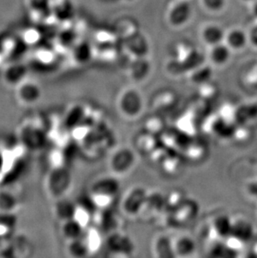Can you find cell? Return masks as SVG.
<instances>
[{
  "label": "cell",
  "mask_w": 257,
  "mask_h": 258,
  "mask_svg": "<svg viewBox=\"0 0 257 258\" xmlns=\"http://www.w3.org/2000/svg\"><path fill=\"white\" fill-rule=\"evenodd\" d=\"M72 177L66 166H57L49 171L46 178L47 192L54 199L62 198L71 186Z\"/></svg>",
  "instance_id": "6da1fadb"
},
{
  "label": "cell",
  "mask_w": 257,
  "mask_h": 258,
  "mask_svg": "<svg viewBox=\"0 0 257 258\" xmlns=\"http://www.w3.org/2000/svg\"><path fill=\"white\" fill-rule=\"evenodd\" d=\"M117 108L123 116L134 119L139 116L143 109V99L141 93L134 88L121 91L117 99Z\"/></svg>",
  "instance_id": "7a4b0ae2"
},
{
  "label": "cell",
  "mask_w": 257,
  "mask_h": 258,
  "mask_svg": "<svg viewBox=\"0 0 257 258\" xmlns=\"http://www.w3.org/2000/svg\"><path fill=\"white\" fill-rule=\"evenodd\" d=\"M104 247L110 257H128L135 249L131 239L119 230L108 234L104 240Z\"/></svg>",
  "instance_id": "3957f363"
},
{
  "label": "cell",
  "mask_w": 257,
  "mask_h": 258,
  "mask_svg": "<svg viewBox=\"0 0 257 258\" xmlns=\"http://www.w3.org/2000/svg\"><path fill=\"white\" fill-rule=\"evenodd\" d=\"M165 196L159 190L147 191L146 199L137 218L145 223L155 222L165 207Z\"/></svg>",
  "instance_id": "277c9868"
},
{
  "label": "cell",
  "mask_w": 257,
  "mask_h": 258,
  "mask_svg": "<svg viewBox=\"0 0 257 258\" xmlns=\"http://www.w3.org/2000/svg\"><path fill=\"white\" fill-rule=\"evenodd\" d=\"M148 190L141 185H135L124 193L120 202L123 213L130 218H137Z\"/></svg>",
  "instance_id": "5b68a950"
},
{
  "label": "cell",
  "mask_w": 257,
  "mask_h": 258,
  "mask_svg": "<svg viewBox=\"0 0 257 258\" xmlns=\"http://www.w3.org/2000/svg\"><path fill=\"white\" fill-rule=\"evenodd\" d=\"M193 15V9L189 0H176L168 9L166 20L174 29H180L189 24Z\"/></svg>",
  "instance_id": "8992f818"
},
{
  "label": "cell",
  "mask_w": 257,
  "mask_h": 258,
  "mask_svg": "<svg viewBox=\"0 0 257 258\" xmlns=\"http://www.w3.org/2000/svg\"><path fill=\"white\" fill-rule=\"evenodd\" d=\"M136 163V156L131 149L123 147L114 151L110 156L109 166L110 171L117 175L126 174Z\"/></svg>",
  "instance_id": "52a82bcc"
},
{
  "label": "cell",
  "mask_w": 257,
  "mask_h": 258,
  "mask_svg": "<svg viewBox=\"0 0 257 258\" xmlns=\"http://www.w3.org/2000/svg\"><path fill=\"white\" fill-rule=\"evenodd\" d=\"M179 98L172 90H160L151 100V110L155 114L165 115L171 112L178 105Z\"/></svg>",
  "instance_id": "ba28073f"
},
{
  "label": "cell",
  "mask_w": 257,
  "mask_h": 258,
  "mask_svg": "<svg viewBox=\"0 0 257 258\" xmlns=\"http://www.w3.org/2000/svg\"><path fill=\"white\" fill-rule=\"evenodd\" d=\"M198 202L194 199L185 198V200L174 211L175 227H184L193 222L199 214Z\"/></svg>",
  "instance_id": "9c48e42d"
},
{
  "label": "cell",
  "mask_w": 257,
  "mask_h": 258,
  "mask_svg": "<svg viewBox=\"0 0 257 258\" xmlns=\"http://www.w3.org/2000/svg\"><path fill=\"white\" fill-rule=\"evenodd\" d=\"M92 222L103 233L109 234L119 230V221L112 208L96 210L93 216Z\"/></svg>",
  "instance_id": "30bf717a"
},
{
  "label": "cell",
  "mask_w": 257,
  "mask_h": 258,
  "mask_svg": "<svg viewBox=\"0 0 257 258\" xmlns=\"http://www.w3.org/2000/svg\"><path fill=\"white\" fill-rule=\"evenodd\" d=\"M231 235L246 244L254 237L255 228L247 217L237 215L231 217Z\"/></svg>",
  "instance_id": "8fae6325"
},
{
  "label": "cell",
  "mask_w": 257,
  "mask_h": 258,
  "mask_svg": "<svg viewBox=\"0 0 257 258\" xmlns=\"http://www.w3.org/2000/svg\"><path fill=\"white\" fill-rule=\"evenodd\" d=\"M16 88L18 100L22 103L23 105H34L41 98V88L34 81L25 80L20 85L16 86Z\"/></svg>",
  "instance_id": "7c38bea8"
},
{
  "label": "cell",
  "mask_w": 257,
  "mask_h": 258,
  "mask_svg": "<svg viewBox=\"0 0 257 258\" xmlns=\"http://www.w3.org/2000/svg\"><path fill=\"white\" fill-rule=\"evenodd\" d=\"M120 184L118 179L114 176L105 175L99 177L93 181L90 187L91 195L118 196Z\"/></svg>",
  "instance_id": "4fadbf2b"
},
{
  "label": "cell",
  "mask_w": 257,
  "mask_h": 258,
  "mask_svg": "<svg viewBox=\"0 0 257 258\" xmlns=\"http://www.w3.org/2000/svg\"><path fill=\"white\" fill-rule=\"evenodd\" d=\"M199 120L197 115L188 110L175 122V128L187 137L196 138L198 132L201 131L202 124H200Z\"/></svg>",
  "instance_id": "5bb4252c"
},
{
  "label": "cell",
  "mask_w": 257,
  "mask_h": 258,
  "mask_svg": "<svg viewBox=\"0 0 257 258\" xmlns=\"http://www.w3.org/2000/svg\"><path fill=\"white\" fill-rule=\"evenodd\" d=\"M171 239L175 257H188L191 256L197 249L196 241L189 235L180 234Z\"/></svg>",
  "instance_id": "9a60e30c"
},
{
  "label": "cell",
  "mask_w": 257,
  "mask_h": 258,
  "mask_svg": "<svg viewBox=\"0 0 257 258\" xmlns=\"http://www.w3.org/2000/svg\"><path fill=\"white\" fill-rule=\"evenodd\" d=\"M20 139L27 148L41 149L46 142V137L42 130L37 127L27 126L22 130Z\"/></svg>",
  "instance_id": "2e32d148"
},
{
  "label": "cell",
  "mask_w": 257,
  "mask_h": 258,
  "mask_svg": "<svg viewBox=\"0 0 257 258\" xmlns=\"http://www.w3.org/2000/svg\"><path fill=\"white\" fill-rule=\"evenodd\" d=\"M226 34V31L222 26L218 24L211 23L202 28L201 37L205 44L211 47L225 42Z\"/></svg>",
  "instance_id": "e0dca14e"
},
{
  "label": "cell",
  "mask_w": 257,
  "mask_h": 258,
  "mask_svg": "<svg viewBox=\"0 0 257 258\" xmlns=\"http://www.w3.org/2000/svg\"><path fill=\"white\" fill-rule=\"evenodd\" d=\"M125 47L128 53L134 58H144L147 56L150 51V44L148 39L144 34L136 33L128 38Z\"/></svg>",
  "instance_id": "ac0fdd59"
},
{
  "label": "cell",
  "mask_w": 257,
  "mask_h": 258,
  "mask_svg": "<svg viewBox=\"0 0 257 258\" xmlns=\"http://www.w3.org/2000/svg\"><path fill=\"white\" fill-rule=\"evenodd\" d=\"M151 250L153 256L156 258L175 257L173 251L172 239L165 234H160L155 236L152 241Z\"/></svg>",
  "instance_id": "d6986e66"
},
{
  "label": "cell",
  "mask_w": 257,
  "mask_h": 258,
  "mask_svg": "<svg viewBox=\"0 0 257 258\" xmlns=\"http://www.w3.org/2000/svg\"><path fill=\"white\" fill-rule=\"evenodd\" d=\"M225 43L232 51H242L249 44L247 32L240 28H233L226 32Z\"/></svg>",
  "instance_id": "ffe728a7"
},
{
  "label": "cell",
  "mask_w": 257,
  "mask_h": 258,
  "mask_svg": "<svg viewBox=\"0 0 257 258\" xmlns=\"http://www.w3.org/2000/svg\"><path fill=\"white\" fill-rule=\"evenodd\" d=\"M190 138L189 142H187L186 145L184 146L182 150V156L185 160L192 161V162H197V161H202L206 157L207 154V147L206 144L197 141V140Z\"/></svg>",
  "instance_id": "44dd1931"
},
{
  "label": "cell",
  "mask_w": 257,
  "mask_h": 258,
  "mask_svg": "<svg viewBox=\"0 0 257 258\" xmlns=\"http://www.w3.org/2000/svg\"><path fill=\"white\" fill-rule=\"evenodd\" d=\"M28 70L23 63H11L5 69L3 78L9 86H18L26 80Z\"/></svg>",
  "instance_id": "7402d4cb"
},
{
  "label": "cell",
  "mask_w": 257,
  "mask_h": 258,
  "mask_svg": "<svg viewBox=\"0 0 257 258\" xmlns=\"http://www.w3.org/2000/svg\"><path fill=\"white\" fill-rule=\"evenodd\" d=\"M76 210V202H73L65 198L56 199L55 204L53 206V213L55 215L56 218L61 222L75 218Z\"/></svg>",
  "instance_id": "603a6c76"
},
{
  "label": "cell",
  "mask_w": 257,
  "mask_h": 258,
  "mask_svg": "<svg viewBox=\"0 0 257 258\" xmlns=\"http://www.w3.org/2000/svg\"><path fill=\"white\" fill-rule=\"evenodd\" d=\"M136 146L141 154L150 156L161 144L160 137L144 131L136 138Z\"/></svg>",
  "instance_id": "cb8c5ba5"
},
{
  "label": "cell",
  "mask_w": 257,
  "mask_h": 258,
  "mask_svg": "<svg viewBox=\"0 0 257 258\" xmlns=\"http://www.w3.org/2000/svg\"><path fill=\"white\" fill-rule=\"evenodd\" d=\"M210 48L211 49L209 51V59L211 64L221 67L226 66L231 59V53L233 51L225 42Z\"/></svg>",
  "instance_id": "d4e9b609"
},
{
  "label": "cell",
  "mask_w": 257,
  "mask_h": 258,
  "mask_svg": "<svg viewBox=\"0 0 257 258\" xmlns=\"http://www.w3.org/2000/svg\"><path fill=\"white\" fill-rule=\"evenodd\" d=\"M87 110L81 105H75L66 113L63 119V126L70 132H73L80 124H82L86 116Z\"/></svg>",
  "instance_id": "484cf974"
},
{
  "label": "cell",
  "mask_w": 257,
  "mask_h": 258,
  "mask_svg": "<svg viewBox=\"0 0 257 258\" xmlns=\"http://www.w3.org/2000/svg\"><path fill=\"white\" fill-rule=\"evenodd\" d=\"M83 238L87 244L90 254L99 252L104 246L103 232L95 226L87 227L84 232Z\"/></svg>",
  "instance_id": "4316f807"
},
{
  "label": "cell",
  "mask_w": 257,
  "mask_h": 258,
  "mask_svg": "<svg viewBox=\"0 0 257 258\" xmlns=\"http://www.w3.org/2000/svg\"><path fill=\"white\" fill-rule=\"evenodd\" d=\"M183 161L184 157L180 152L170 151L160 163V166L165 174L169 175H177L181 170Z\"/></svg>",
  "instance_id": "83f0119b"
},
{
  "label": "cell",
  "mask_w": 257,
  "mask_h": 258,
  "mask_svg": "<svg viewBox=\"0 0 257 258\" xmlns=\"http://www.w3.org/2000/svg\"><path fill=\"white\" fill-rule=\"evenodd\" d=\"M151 72V63L146 57L135 58L128 69V75L133 81H141Z\"/></svg>",
  "instance_id": "f1b7e54d"
},
{
  "label": "cell",
  "mask_w": 257,
  "mask_h": 258,
  "mask_svg": "<svg viewBox=\"0 0 257 258\" xmlns=\"http://www.w3.org/2000/svg\"><path fill=\"white\" fill-rule=\"evenodd\" d=\"M85 229L86 228L76 218L65 221L61 225V234L68 241L82 237Z\"/></svg>",
  "instance_id": "f546056e"
},
{
  "label": "cell",
  "mask_w": 257,
  "mask_h": 258,
  "mask_svg": "<svg viewBox=\"0 0 257 258\" xmlns=\"http://www.w3.org/2000/svg\"><path fill=\"white\" fill-rule=\"evenodd\" d=\"M213 72L211 66L201 63L195 68L189 70V81L194 85L202 86L203 84L211 81Z\"/></svg>",
  "instance_id": "4dcf8cb0"
},
{
  "label": "cell",
  "mask_w": 257,
  "mask_h": 258,
  "mask_svg": "<svg viewBox=\"0 0 257 258\" xmlns=\"http://www.w3.org/2000/svg\"><path fill=\"white\" fill-rule=\"evenodd\" d=\"M211 227L216 231L217 236L224 240L231 233V217L226 214L216 216L211 222Z\"/></svg>",
  "instance_id": "1f68e13d"
},
{
  "label": "cell",
  "mask_w": 257,
  "mask_h": 258,
  "mask_svg": "<svg viewBox=\"0 0 257 258\" xmlns=\"http://www.w3.org/2000/svg\"><path fill=\"white\" fill-rule=\"evenodd\" d=\"M166 128V123L162 115L159 114H154L153 115L148 117L145 121L144 131L155 135L160 137L165 132Z\"/></svg>",
  "instance_id": "d6a6232c"
},
{
  "label": "cell",
  "mask_w": 257,
  "mask_h": 258,
  "mask_svg": "<svg viewBox=\"0 0 257 258\" xmlns=\"http://www.w3.org/2000/svg\"><path fill=\"white\" fill-rule=\"evenodd\" d=\"M257 119V105H242L236 107L237 124H246Z\"/></svg>",
  "instance_id": "836d02e7"
},
{
  "label": "cell",
  "mask_w": 257,
  "mask_h": 258,
  "mask_svg": "<svg viewBox=\"0 0 257 258\" xmlns=\"http://www.w3.org/2000/svg\"><path fill=\"white\" fill-rule=\"evenodd\" d=\"M67 252L72 257L82 258L90 255V250L87 244L82 237L68 241Z\"/></svg>",
  "instance_id": "e575fe53"
},
{
  "label": "cell",
  "mask_w": 257,
  "mask_h": 258,
  "mask_svg": "<svg viewBox=\"0 0 257 258\" xmlns=\"http://www.w3.org/2000/svg\"><path fill=\"white\" fill-rule=\"evenodd\" d=\"M17 206V198L13 193L0 190V212H15Z\"/></svg>",
  "instance_id": "d590c367"
},
{
  "label": "cell",
  "mask_w": 257,
  "mask_h": 258,
  "mask_svg": "<svg viewBox=\"0 0 257 258\" xmlns=\"http://www.w3.org/2000/svg\"><path fill=\"white\" fill-rule=\"evenodd\" d=\"M92 53L90 44L83 42L76 45V49L74 50V58L77 63L84 64L91 59Z\"/></svg>",
  "instance_id": "8d00e7d4"
},
{
  "label": "cell",
  "mask_w": 257,
  "mask_h": 258,
  "mask_svg": "<svg viewBox=\"0 0 257 258\" xmlns=\"http://www.w3.org/2000/svg\"><path fill=\"white\" fill-rule=\"evenodd\" d=\"M189 110L195 115H197L199 119H202H202H204L205 117L211 114V102L199 98L198 100L193 101L191 105H189Z\"/></svg>",
  "instance_id": "74e56055"
},
{
  "label": "cell",
  "mask_w": 257,
  "mask_h": 258,
  "mask_svg": "<svg viewBox=\"0 0 257 258\" xmlns=\"http://www.w3.org/2000/svg\"><path fill=\"white\" fill-rule=\"evenodd\" d=\"M219 96V90L217 86H214L211 81L200 86L199 98L206 100L208 102H212L216 100Z\"/></svg>",
  "instance_id": "f35d334b"
},
{
  "label": "cell",
  "mask_w": 257,
  "mask_h": 258,
  "mask_svg": "<svg viewBox=\"0 0 257 258\" xmlns=\"http://www.w3.org/2000/svg\"><path fill=\"white\" fill-rule=\"evenodd\" d=\"M185 198L186 197L181 190H171L168 193L167 196H165V207H167L172 211H175L182 202L185 200Z\"/></svg>",
  "instance_id": "ab89813d"
},
{
  "label": "cell",
  "mask_w": 257,
  "mask_h": 258,
  "mask_svg": "<svg viewBox=\"0 0 257 258\" xmlns=\"http://www.w3.org/2000/svg\"><path fill=\"white\" fill-rule=\"evenodd\" d=\"M236 107L231 104H225L219 110V115L224 121L229 124H237L236 122Z\"/></svg>",
  "instance_id": "60d3db41"
},
{
  "label": "cell",
  "mask_w": 257,
  "mask_h": 258,
  "mask_svg": "<svg viewBox=\"0 0 257 258\" xmlns=\"http://www.w3.org/2000/svg\"><path fill=\"white\" fill-rule=\"evenodd\" d=\"M202 7L210 13H220L226 6V0H201Z\"/></svg>",
  "instance_id": "b9f144b4"
},
{
  "label": "cell",
  "mask_w": 257,
  "mask_h": 258,
  "mask_svg": "<svg viewBox=\"0 0 257 258\" xmlns=\"http://www.w3.org/2000/svg\"><path fill=\"white\" fill-rule=\"evenodd\" d=\"M250 133V130L246 127V124H236L232 139L237 142L242 143V142H246L249 140Z\"/></svg>",
  "instance_id": "7bdbcfd3"
},
{
  "label": "cell",
  "mask_w": 257,
  "mask_h": 258,
  "mask_svg": "<svg viewBox=\"0 0 257 258\" xmlns=\"http://www.w3.org/2000/svg\"><path fill=\"white\" fill-rule=\"evenodd\" d=\"M249 44L257 49V22L250 28L247 31Z\"/></svg>",
  "instance_id": "ee69618b"
},
{
  "label": "cell",
  "mask_w": 257,
  "mask_h": 258,
  "mask_svg": "<svg viewBox=\"0 0 257 258\" xmlns=\"http://www.w3.org/2000/svg\"><path fill=\"white\" fill-rule=\"evenodd\" d=\"M245 190L250 198L257 200V180L249 183L245 187Z\"/></svg>",
  "instance_id": "f6af8a7d"
},
{
  "label": "cell",
  "mask_w": 257,
  "mask_h": 258,
  "mask_svg": "<svg viewBox=\"0 0 257 258\" xmlns=\"http://www.w3.org/2000/svg\"><path fill=\"white\" fill-rule=\"evenodd\" d=\"M246 84L252 89L257 90V67L255 71H253L252 73L249 74L246 78Z\"/></svg>",
  "instance_id": "bcb514c9"
},
{
  "label": "cell",
  "mask_w": 257,
  "mask_h": 258,
  "mask_svg": "<svg viewBox=\"0 0 257 258\" xmlns=\"http://www.w3.org/2000/svg\"><path fill=\"white\" fill-rule=\"evenodd\" d=\"M250 10L252 15H254V17L257 20V0L255 2H253L252 4H250Z\"/></svg>",
  "instance_id": "7dc6e473"
},
{
  "label": "cell",
  "mask_w": 257,
  "mask_h": 258,
  "mask_svg": "<svg viewBox=\"0 0 257 258\" xmlns=\"http://www.w3.org/2000/svg\"><path fill=\"white\" fill-rule=\"evenodd\" d=\"M5 159L2 151H0V173L2 172L5 167Z\"/></svg>",
  "instance_id": "c3c4849f"
},
{
  "label": "cell",
  "mask_w": 257,
  "mask_h": 258,
  "mask_svg": "<svg viewBox=\"0 0 257 258\" xmlns=\"http://www.w3.org/2000/svg\"><path fill=\"white\" fill-rule=\"evenodd\" d=\"M242 1L244 3H246V4H249V5H250V4H252L253 2L256 1V0H242Z\"/></svg>",
  "instance_id": "681fc988"
},
{
  "label": "cell",
  "mask_w": 257,
  "mask_h": 258,
  "mask_svg": "<svg viewBox=\"0 0 257 258\" xmlns=\"http://www.w3.org/2000/svg\"><path fill=\"white\" fill-rule=\"evenodd\" d=\"M254 252H255V256H257V243H255V246H254Z\"/></svg>",
  "instance_id": "f907efd6"
}]
</instances>
